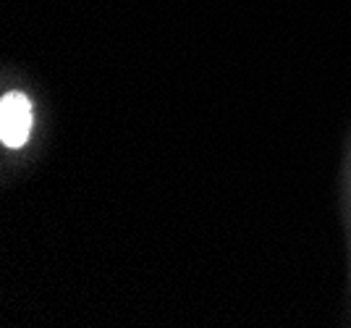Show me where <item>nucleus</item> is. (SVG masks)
<instances>
[{
  "label": "nucleus",
  "mask_w": 351,
  "mask_h": 328,
  "mask_svg": "<svg viewBox=\"0 0 351 328\" xmlns=\"http://www.w3.org/2000/svg\"><path fill=\"white\" fill-rule=\"evenodd\" d=\"M32 132V103L21 92H8L0 103V139L5 148H21Z\"/></svg>",
  "instance_id": "f257e3e1"
}]
</instances>
